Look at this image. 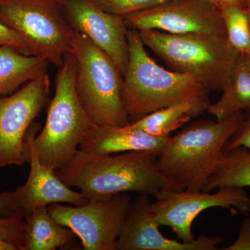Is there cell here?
Segmentation results:
<instances>
[{"label": "cell", "instance_id": "1", "mask_svg": "<svg viewBox=\"0 0 250 250\" xmlns=\"http://www.w3.org/2000/svg\"><path fill=\"white\" fill-rule=\"evenodd\" d=\"M159 154L131 151L98 155L78 149L56 174L69 187H77L88 200L129 192L156 197L164 190H184L157 167Z\"/></svg>", "mask_w": 250, "mask_h": 250}, {"label": "cell", "instance_id": "2", "mask_svg": "<svg viewBox=\"0 0 250 250\" xmlns=\"http://www.w3.org/2000/svg\"><path fill=\"white\" fill-rule=\"evenodd\" d=\"M239 112L221 121L201 120L169 137L157 157V167L188 191H203L224 155V147L246 121Z\"/></svg>", "mask_w": 250, "mask_h": 250}, {"label": "cell", "instance_id": "3", "mask_svg": "<svg viewBox=\"0 0 250 250\" xmlns=\"http://www.w3.org/2000/svg\"><path fill=\"white\" fill-rule=\"evenodd\" d=\"M129 57L122 98L130 123L174 104L208 96L209 90L186 74L167 70L149 57L139 31H127Z\"/></svg>", "mask_w": 250, "mask_h": 250}, {"label": "cell", "instance_id": "4", "mask_svg": "<svg viewBox=\"0 0 250 250\" xmlns=\"http://www.w3.org/2000/svg\"><path fill=\"white\" fill-rule=\"evenodd\" d=\"M75 80L76 62L68 54L58 68L45 126L26 143L27 157L32 153L42 165L55 171L73 157L92 124L77 95Z\"/></svg>", "mask_w": 250, "mask_h": 250}, {"label": "cell", "instance_id": "5", "mask_svg": "<svg viewBox=\"0 0 250 250\" xmlns=\"http://www.w3.org/2000/svg\"><path fill=\"white\" fill-rule=\"evenodd\" d=\"M143 43L174 71L192 77L209 90L223 91L238 53L223 36L139 31Z\"/></svg>", "mask_w": 250, "mask_h": 250}, {"label": "cell", "instance_id": "6", "mask_svg": "<svg viewBox=\"0 0 250 250\" xmlns=\"http://www.w3.org/2000/svg\"><path fill=\"white\" fill-rule=\"evenodd\" d=\"M71 54L76 62V91L92 124L124 126L130 123L122 98L123 75L87 36L77 32Z\"/></svg>", "mask_w": 250, "mask_h": 250}, {"label": "cell", "instance_id": "7", "mask_svg": "<svg viewBox=\"0 0 250 250\" xmlns=\"http://www.w3.org/2000/svg\"><path fill=\"white\" fill-rule=\"evenodd\" d=\"M0 21L58 68L71 54L77 31L57 0H0Z\"/></svg>", "mask_w": 250, "mask_h": 250}, {"label": "cell", "instance_id": "8", "mask_svg": "<svg viewBox=\"0 0 250 250\" xmlns=\"http://www.w3.org/2000/svg\"><path fill=\"white\" fill-rule=\"evenodd\" d=\"M129 194L90 200L82 206H48L51 215L62 226L71 229L82 241L85 250H117L129 210Z\"/></svg>", "mask_w": 250, "mask_h": 250}, {"label": "cell", "instance_id": "9", "mask_svg": "<svg viewBox=\"0 0 250 250\" xmlns=\"http://www.w3.org/2000/svg\"><path fill=\"white\" fill-rule=\"evenodd\" d=\"M155 199L151 208L156 220L161 226L172 229L184 243L195 239L192 223L204 210L219 207L229 210L233 215L250 213V197L244 188H222L213 193L164 190Z\"/></svg>", "mask_w": 250, "mask_h": 250}, {"label": "cell", "instance_id": "10", "mask_svg": "<svg viewBox=\"0 0 250 250\" xmlns=\"http://www.w3.org/2000/svg\"><path fill=\"white\" fill-rule=\"evenodd\" d=\"M49 91L47 72L0 98V168L27 163L26 134L48 101Z\"/></svg>", "mask_w": 250, "mask_h": 250}, {"label": "cell", "instance_id": "11", "mask_svg": "<svg viewBox=\"0 0 250 250\" xmlns=\"http://www.w3.org/2000/svg\"><path fill=\"white\" fill-rule=\"evenodd\" d=\"M131 29L226 37L221 11L206 0H167L124 18Z\"/></svg>", "mask_w": 250, "mask_h": 250}, {"label": "cell", "instance_id": "12", "mask_svg": "<svg viewBox=\"0 0 250 250\" xmlns=\"http://www.w3.org/2000/svg\"><path fill=\"white\" fill-rule=\"evenodd\" d=\"M62 6L73 29L107 54L123 76L129 57V27L124 18L105 12L89 0H66Z\"/></svg>", "mask_w": 250, "mask_h": 250}, {"label": "cell", "instance_id": "13", "mask_svg": "<svg viewBox=\"0 0 250 250\" xmlns=\"http://www.w3.org/2000/svg\"><path fill=\"white\" fill-rule=\"evenodd\" d=\"M148 197L140 195L130 204L117 250H217L225 241L222 236L202 234L190 243L169 239L159 229Z\"/></svg>", "mask_w": 250, "mask_h": 250}, {"label": "cell", "instance_id": "14", "mask_svg": "<svg viewBox=\"0 0 250 250\" xmlns=\"http://www.w3.org/2000/svg\"><path fill=\"white\" fill-rule=\"evenodd\" d=\"M30 172L25 184L14 191V200L24 218L40 207L52 204L82 206L89 202L82 192H75L63 183L55 170L42 165L36 155L28 154Z\"/></svg>", "mask_w": 250, "mask_h": 250}, {"label": "cell", "instance_id": "15", "mask_svg": "<svg viewBox=\"0 0 250 250\" xmlns=\"http://www.w3.org/2000/svg\"><path fill=\"white\" fill-rule=\"evenodd\" d=\"M168 139L156 137L127 125L118 126L91 124L85 131L79 149L98 155L131 151H150L159 154Z\"/></svg>", "mask_w": 250, "mask_h": 250}, {"label": "cell", "instance_id": "16", "mask_svg": "<svg viewBox=\"0 0 250 250\" xmlns=\"http://www.w3.org/2000/svg\"><path fill=\"white\" fill-rule=\"evenodd\" d=\"M210 104L208 96L181 102L153 111L126 125L156 137H170L171 132L207 111Z\"/></svg>", "mask_w": 250, "mask_h": 250}, {"label": "cell", "instance_id": "17", "mask_svg": "<svg viewBox=\"0 0 250 250\" xmlns=\"http://www.w3.org/2000/svg\"><path fill=\"white\" fill-rule=\"evenodd\" d=\"M223 95L207 111L221 121L239 112L250 113V55L238 54Z\"/></svg>", "mask_w": 250, "mask_h": 250}, {"label": "cell", "instance_id": "18", "mask_svg": "<svg viewBox=\"0 0 250 250\" xmlns=\"http://www.w3.org/2000/svg\"><path fill=\"white\" fill-rule=\"evenodd\" d=\"M49 64L41 56L20 53L9 46L0 47V98L47 72Z\"/></svg>", "mask_w": 250, "mask_h": 250}, {"label": "cell", "instance_id": "19", "mask_svg": "<svg viewBox=\"0 0 250 250\" xmlns=\"http://www.w3.org/2000/svg\"><path fill=\"white\" fill-rule=\"evenodd\" d=\"M24 250H54L76 236L51 215L47 206L34 210L24 218Z\"/></svg>", "mask_w": 250, "mask_h": 250}, {"label": "cell", "instance_id": "20", "mask_svg": "<svg viewBox=\"0 0 250 250\" xmlns=\"http://www.w3.org/2000/svg\"><path fill=\"white\" fill-rule=\"evenodd\" d=\"M227 187H250V149L238 147L224 153L203 191Z\"/></svg>", "mask_w": 250, "mask_h": 250}, {"label": "cell", "instance_id": "21", "mask_svg": "<svg viewBox=\"0 0 250 250\" xmlns=\"http://www.w3.org/2000/svg\"><path fill=\"white\" fill-rule=\"evenodd\" d=\"M227 39L238 54L250 55V10L244 5H225L220 8Z\"/></svg>", "mask_w": 250, "mask_h": 250}, {"label": "cell", "instance_id": "22", "mask_svg": "<svg viewBox=\"0 0 250 250\" xmlns=\"http://www.w3.org/2000/svg\"><path fill=\"white\" fill-rule=\"evenodd\" d=\"M105 12L123 18L151 9L167 0H89Z\"/></svg>", "mask_w": 250, "mask_h": 250}, {"label": "cell", "instance_id": "23", "mask_svg": "<svg viewBox=\"0 0 250 250\" xmlns=\"http://www.w3.org/2000/svg\"><path fill=\"white\" fill-rule=\"evenodd\" d=\"M25 221L22 211L10 216L0 217V239L9 243L16 250H24Z\"/></svg>", "mask_w": 250, "mask_h": 250}, {"label": "cell", "instance_id": "24", "mask_svg": "<svg viewBox=\"0 0 250 250\" xmlns=\"http://www.w3.org/2000/svg\"><path fill=\"white\" fill-rule=\"evenodd\" d=\"M1 46H9L26 55H34V51L27 41L0 21V47Z\"/></svg>", "mask_w": 250, "mask_h": 250}, {"label": "cell", "instance_id": "25", "mask_svg": "<svg viewBox=\"0 0 250 250\" xmlns=\"http://www.w3.org/2000/svg\"><path fill=\"white\" fill-rule=\"evenodd\" d=\"M238 147L250 149V113H247L246 121L225 144L224 152Z\"/></svg>", "mask_w": 250, "mask_h": 250}, {"label": "cell", "instance_id": "26", "mask_svg": "<svg viewBox=\"0 0 250 250\" xmlns=\"http://www.w3.org/2000/svg\"><path fill=\"white\" fill-rule=\"evenodd\" d=\"M222 250H250V217H247L242 220L236 241Z\"/></svg>", "mask_w": 250, "mask_h": 250}, {"label": "cell", "instance_id": "27", "mask_svg": "<svg viewBox=\"0 0 250 250\" xmlns=\"http://www.w3.org/2000/svg\"><path fill=\"white\" fill-rule=\"evenodd\" d=\"M19 210L15 202L14 191L0 192V217L10 216Z\"/></svg>", "mask_w": 250, "mask_h": 250}, {"label": "cell", "instance_id": "28", "mask_svg": "<svg viewBox=\"0 0 250 250\" xmlns=\"http://www.w3.org/2000/svg\"><path fill=\"white\" fill-rule=\"evenodd\" d=\"M206 1H209L212 4H215V6H218L220 9L222 6H225V5L242 4L246 6L244 0H206Z\"/></svg>", "mask_w": 250, "mask_h": 250}, {"label": "cell", "instance_id": "29", "mask_svg": "<svg viewBox=\"0 0 250 250\" xmlns=\"http://www.w3.org/2000/svg\"><path fill=\"white\" fill-rule=\"evenodd\" d=\"M0 250H16L14 246L0 239Z\"/></svg>", "mask_w": 250, "mask_h": 250}, {"label": "cell", "instance_id": "30", "mask_svg": "<svg viewBox=\"0 0 250 250\" xmlns=\"http://www.w3.org/2000/svg\"><path fill=\"white\" fill-rule=\"evenodd\" d=\"M244 2L246 7L250 10V0H244Z\"/></svg>", "mask_w": 250, "mask_h": 250}, {"label": "cell", "instance_id": "31", "mask_svg": "<svg viewBox=\"0 0 250 250\" xmlns=\"http://www.w3.org/2000/svg\"><path fill=\"white\" fill-rule=\"evenodd\" d=\"M57 1L60 4H62V3L65 2L66 0H57Z\"/></svg>", "mask_w": 250, "mask_h": 250}]
</instances>
